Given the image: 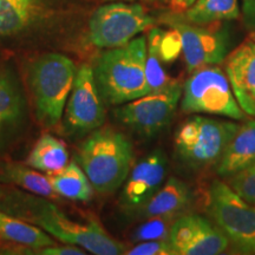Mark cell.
Here are the masks:
<instances>
[{"mask_svg":"<svg viewBox=\"0 0 255 255\" xmlns=\"http://www.w3.org/2000/svg\"><path fill=\"white\" fill-rule=\"evenodd\" d=\"M146 38L108 49L96 59L94 77L98 91L110 105H121L149 92L145 76Z\"/></svg>","mask_w":255,"mask_h":255,"instance_id":"obj_1","label":"cell"},{"mask_svg":"<svg viewBox=\"0 0 255 255\" xmlns=\"http://www.w3.org/2000/svg\"><path fill=\"white\" fill-rule=\"evenodd\" d=\"M176 255H218L229 248V241L212 220L196 214L180 215L169 234Z\"/></svg>","mask_w":255,"mask_h":255,"instance_id":"obj_12","label":"cell"},{"mask_svg":"<svg viewBox=\"0 0 255 255\" xmlns=\"http://www.w3.org/2000/svg\"><path fill=\"white\" fill-rule=\"evenodd\" d=\"M250 38H251L252 40H254V41H255V31H252V33H251Z\"/></svg>","mask_w":255,"mask_h":255,"instance_id":"obj_32","label":"cell"},{"mask_svg":"<svg viewBox=\"0 0 255 255\" xmlns=\"http://www.w3.org/2000/svg\"><path fill=\"white\" fill-rule=\"evenodd\" d=\"M195 1L196 0H170V7L175 13H181Z\"/></svg>","mask_w":255,"mask_h":255,"instance_id":"obj_30","label":"cell"},{"mask_svg":"<svg viewBox=\"0 0 255 255\" xmlns=\"http://www.w3.org/2000/svg\"><path fill=\"white\" fill-rule=\"evenodd\" d=\"M18 202L19 214L64 244L79 246L96 255H120L129 250L127 245L110 237L95 219L87 222L73 220L43 199L23 197Z\"/></svg>","mask_w":255,"mask_h":255,"instance_id":"obj_2","label":"cell"},{"mask_svg":"<svg viewBox=\"0 0 255 255\" xmlns=\"http://www.w3.org/2000/svg\"><path fill=\"white\" fill-rule=\"evenodd\" d=\"M164 23L177 32L188 73L207 65L223 62L228 52V37L225 30L209 25H193L169 14Z\"/></svg>","mask_w":255,"mask_h":255,"instance_id":"obj_10","label":"cell"},{"mask_svg":"<svg viewBox=\"0 0 255 255\" xmlns=\"http://www.w3.org/2000/svg\"><path fill=\"white\" fill-rule=\"evenodd\" d=\"M107 1H133V0H107Z\"/></svg>","mask_w":255,"mask_h":255,"instance_id":"obj_33","label":"cell"},{"mask_svg":"<svg viewBox=\"0 0 255 255\" xmlns=\"http://www.w3.org/2000/svg\"><path fill=\"white\" fill-rule=\"evenodd\" d=\"M105 122L103 98L96 85L94 70L84 64L77 70L65 110V126L71 133H89Z\"/></svg>","mask_w":255,"mask_h":255,"instance_id":"obj_11","label":"cell"},{"mask_svg":"<svg viewBox=\"0 0 255 255\" xmlns=\"http://www.w3.org/2000/svg\"><path fill=\"white\" fill-rule=\"evenodd\" d=\"M238 128L239 124L231 121L200 115L188 117L174 136L177 158L193 170L218 165Z\"/></svg>","mask_w":255,"mask_h":255,"instance_id":"obj_5","label":"cell"},{"mask_svg":"<svg viewBox=\"0 0 255 255\" xmlns=\"http://www.w3.org/2000/svg\"><path fill=\"white\" fill-rule=\"evenodd\" d=\"M242 20L248 30L255 31V0H242Z\"/></svg>","mask_w":255,"mask_h":255,"instance_id":"obj_29","label":"cell"},{"mask_svg":"<svg viewBox=\"0 0 255 255\" xmlns=\"http://www.w3.org/2000/svg\"><path fill=\"white\" fill-rule=\"evenodd\" d=\"M168 159L163 150H154L137 163L128 175L121 195V206L137 212L163 186Z\"/></svg>","mask_w":255,"mask_h":255,"instance_id":"obj_13","label":"cell"},{"mask_svg":"<svg viewBox=\"0 0 255 255\" xmlns=\"http://www.w3.org/2000/svg\"><path fill=\"white\" fill-rule=\"evenodd\" d=\"M0 239L34 251L56 244L55 240L38 226L2 212H0Z\"/></svg>","mask_w":255,"mask_h":255,"instance_id":"obj_22","label":"cell"},{"mask_svg":"<svg viewBox=\"0 0 255 255\" xmlns=\"http://www.w3.org/2000/svg\"><path fill=\"white\" fill-rule=\"evenodd\" d=\"M69 152L63 141L50 133L40 136L27 157L28 167L46 174H56L66 167Z\"/></svg>","mask_w":255,"mask_h":255,"instance_id":"obj_21","label":"cell"},{"mask_svg":"<svg viewBox=\"0 0 255 255\" xmlns=\"http://www.w3.org/2000/svg\"><path fill=\"white\" fill-rule=\"evenodd\" d=\"M228 184L242 199L255 206V164L229 177Z\"/></svg>","mask_w":255,"mask_h":255,"instance_id":"obj_26","label":"cell"},{"mask_svg":"<svg viewBox=\"0 0 255 255\" xmlns=\"http://www.w3.org/2000/svg\"><path fill=\"white\" fill-rule=\"evenodd\" d=\"M76 158L94 189L110 194L126 182L131 170L132 145L113 128H98L82 143Z\"/></svg>","mask_w":255,"mask_h":255,"instance_id":"obj_3","label":"cell"},{"mask_svg":"<svg viewBox=\"0 0 255 255\" xmlns=\"http://www.w3.org/2000/svg\"><path fill=\"white\" fill-rule=\"evenodd\" d=\"M145 2H159V1H165V0H143Z\"/></svg>","mask_w":255,"mask_h":255,"instance_id":"obj_31","label":"cell"},{"mask_svg":"<svg viewBox=\"0 0 255 255\" xmlns=\"http://www.w3.org/2000/svg\"><path fill=\"white\" fill-rule=\"evenodd\" d=\"M207 213L240 254H255V206L227 182L214 180L207 193Z\"/></svg>","mask_w":255,"mask_h":255,"instance_id":"obj_6","label":"cell"},{"mask_svg":"<svg viewBox=\"0 0 255 255\" xmlns=\"http://www.w3.org/2000/svg\"><path fill=\"white\" fill-rule=\"evenodd\" d=\"M128 255H176L169 240H150L138 242L127 251Z\"/></svg>","mask_w":255,"mask_h":255,"instance_id":"obj_27","label":"cell"},{"mask_svg":"<svg viewBox=\"0 0 255 255\" xmlns=\"http://www.w3.org/2000/svg\"><path fill=\"white\" fill-rule=\"evenodd\" d=\"M181 96V110L186 114H209L245 120L227 73L216 65H207L189 73Z\"/></svg>","mask_w":255,"mask_h":255,"instance_id":"obj_7","label":"cell"},{"mask_svg":"<svg viewBox=\"0 0 255 255\" xmlns=\"http://www.w3.org/2000/svg\"><path fill=\"white\" fill-rule=\"evenodd\" d=\"M37 254L41 255H84L87 254L84 248L75 246V245H66V246H56L51 245V246H46L37 250Z\"/></svg>","mask_w":255,"mask_h":255,"instance_id":"obj_28","label":"cell"},{"mask_svg":"<svg viewBox=\"0 0 255 255\" xmlns=\"http://www.w3.org/2000/svg\"><path fill=\"white\" fill-rule=\"evenodd\" d=\"M49 178L58 196L79 202H89L94 196V187L77 161L70 162L58 173L50 174Z\"/></svg>","mask_w":255,"mask_h":255,"instance_id":"obj_20","label":"cell"},{"mask_svg":"<svg viewBox=\"0 0 255 255\" xmlns=\"http://www.w3.org/2000/svg\"><path fill=\"white\" fill-rule=\"evenodd\" d=\"M0 181L23 188L34 195L56 199L57 194L51 186L49 176L40 174L37 169H30L18 163H5L0 167Z\"/></svg>","mask_w":255,"mask_h":255,"instance_id":"obj_23","label":"cell"},{"mask_svg":"<svg viewBox=\"0 0 255 255\" xmlns=\"http://www.w3.org/2000/svg\"><path fill=\"white\" fill-rule=\"evenodd\" d=\"M255 164V120L239 124V128L216 167L220 177L229 178Z\"/></svg>","mask_w":255,"mask_h":255,"instance_id":"obj_15","label":"cell"},{"mask_svg":"<svg viewBox=\"0 0 255 255\" xmlns=\"http://www.w3.org/2000/svg\"><path fill=\"white\" fill-rule=\"evenodd\" d=\"M24 116V100L17 79L0 69V141L14 131Z\"/></svg>","mask_w":255,"mask_h":255,"instance_id":"obj_17","label":"cell"},{"mask_svg":"<svg viewBox=\"0 0 255 255\" xmlns=\"http://www.w3.org/2000/svg\"><path fill=\"white\" fill-rule=\"evenodd\" d=\"M162 36L163 31L157 27H152L149 31L148 40H146L145 76L149 92L161 90L173 83L163 66L164 60L161 53Z\"/></svg>","mask_w":255,"mask_h":255,"instance_id":"obj_24","label":"cell"},{"mask_svg":"<svg viewBox=\"0 0 255 255\" xmlns=\"http://www.w3.org/2000/svg\"><path fill=\"white\" fill-rule=\"evenodd\" d=\"M175 14L188 24L203 26L235 20L241 15V11L239 0H196L183 12Z\"/></svg>","mask_w":255,"mask_h":255,"instance_id":"obj_19","label":"cell"},{"mask_svg":"<svg viewBox=\"0 0 255 255\" xmlns=\"http://www.w3.org/2000/svg\"><path fill=\"white\" fill-rule=\"evenodd\" d=\"M46 0H0V36H12L36 23Z\"/></svg>","mask_w":255,"mask_h":255,"instance_id":"obj_18","label":"cell"},{"mask_svg":"<svg viewBox=\"0 0 255 255\" xmlns=\"http://www.w3.org/2000/svg\"><path fill=\"white\" fill-rule=\"evenodd\" d=\"M75 63L59 53H47L30 69L28 83L36 117L45 127H56L64 114L75 83Z\"/></svg>","mask_w":255,"mask_h":255,"instance_id":"obj_4","label":"cell"},{"mask_svg":"<svg viewBox=\"0 0 255 255\" xmlns=\"http://www.w3.org/2000/svg\"><path fill=\"white\" fill-rule=\"evenodd\" d=\"M178 216L180 215H163L143 219L144 221L132 233V240L135 242L169 240L171 227Z\"/></svg>","mask_w":255,"mask_h":255,"instance_id":"obj_25","label":"cell"},{"mask_svg":"<svg viewBox=\"0 0 255 255\" xmlns=\"http://www.w3.org/2000/svg\"><path fill=\"white\" fill-rule=\"evenodd\" d=\"M226 73L239 105L255 117V41L248 38L227 57Z\"/></svg>","mask_w":255,"mask_h":255,"instance_id":"obj_14","label":"cell"},{"mask_svg":"<svg viewBox=\"0 0 255 255\" xmlns=\"http://www.w3.org/2000/svg\"><path fill=\"white\" fill-rule=\"evenodd\" d=\"M181 96L182 88L177 82H173L161 90L148 92L142 97L121 104L115 109V117L132 131L150 138L171 122Z\"/></svg>","mask_w":255,"mask_h":255,"instance_id":"obj_9","label":"cell"},{"mask_svg":"<svg viewBox=\"0 0 255 255\" xmlns=\"http://www.w3.org/2000/svg\"><path fill=\"white\" fill-rule=\"evenodd\" d=\"M189 187L176 177H170L137 213L142 219L163 215H182L190 205Z\"/></svg>","mask_w":255,"mask_h":255,"instance_id":"obj_16","label":"cell"},{"mask_svg":"<svg viewBox=\"0 0 255 255\" xmlns=\"http://www.w3.org/2000/svg\"><path fill=\"white\" fill-rule=\"evenodd\" d=\"M155 19L145 8L132 1H115L98 7L89 21V39L98 49L126 45L137 34L148 30Z\"/></svg>","mask_w":255,"mask_h":255,"instance_id":"obj_8","label":"cell"}]
</instances>
